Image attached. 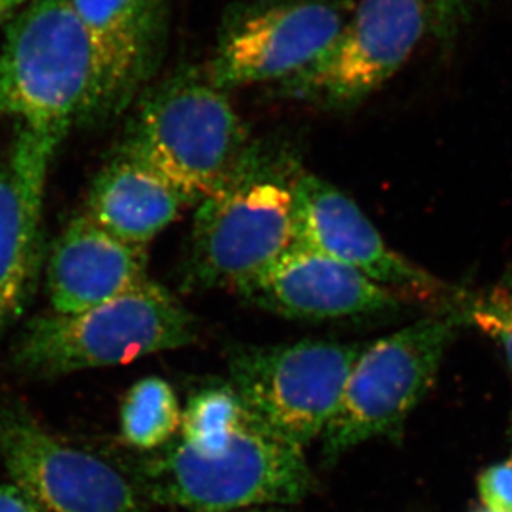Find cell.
Returning <instances> with one entry per match:
<instances>
[{
  "instance_id": "cell-20",
  "label": "cell",
  "mask_w": 512,
  "mask_h": 512,
  "mask_svg": "<svg viewBox=\"0 0 512 512\" xmlns=\"http://www.w3.org/2000/svg\"><path fill=\"white\" fill-rule=\"evenodd\" d=\"M478 493L483 508L512 512V456L491 464L479 474Z\"/></svg>"
},
{
  "instance_id": "cell-16",
  "label": "cell",
  "mask_w": 512,
  "mask_h": 512,
  "mask_svg": "<svg viewBox=\"0 0 512 512\" xmlns=\"http://www.w3.org/2000/svg\"><path fill=\"white\" fill-rule=\"evenodd\" d=\"M186 206L183 194L160 174L118 153L95 179L85 214L126 244L146 249Z\"/></svg>"
},
{
  "instance_id": "cell-3",
  "label": "cell",
  "mask_w": 512,
  "mask_h": 512,
  "mask_svg": "<svg viewBox=\"0 0 512 512\" xmlns=\"http://www.w3.org/2000/svg\"><path fill=\"white\" fill-rule=\"evenodd\" d=\"M251 145L228 92L206 70L186 68L141 98L118 153L160 174L191 206L228 183Z\"/></svg>"
},
{
  "instance_id": "cell-5",
  "label": "cell",
  "mask_w": 512,
  "mask_h": 512,
  "mask_svg": "<svg viewBox=\"0 0 512 512\" xmlns=\"http://www.w3.org/2000/svg\"><path fill=\"white\" fill-rule=\"evenodd\" d=\"M194 337L193 315L148 281L78 314L52 312L32 320L15 345L14 363L32 377H62L184 347Z\"/></svg>"
},
{
  "instance_id": "cell-10",
  "label": "cell",
  "mask_w": 512,
  "mask_h": 512,
  "mask_svg": "<svg viewBox=\"0 0 512 512\" xmlns=\"http://www.w3.org/2000/svg\"><path fill=\"white\" fill-rule=\"evenodd\" d=\"M0 461L47 512H143L120 471L50 435L25 411H0Z\"/></svg>"
},
{
  "instance_id": "cell-4",
  "label": "cell",
  "mask_w": 512,
  "mask_h": 512,
  "mask_svg": "<svg viewBox=\"0 0 512 512\" xmlns=\"http://www.w3.org/2000/svg\"><path fill=\"white\" fill-rule=\"evenodd\" d=\"M97 57L70 0H30L7 20L0 49V115L62 140L100 118Z\"/></svg>"
},
{
  "instance_id": "cell-11",
  "label": "cell",
  "mask_w": 512,
  "mask_h": 512,
  "mask_svg": "<svg viewBox=\"0 0 512 512\" xmlns=\"http://www.w3.org/2000/svg\"><path fill=\"white\" fill-rule=\"evenodd\" d=\"M292 246L342 262L398 295L435 300L448 294L443 282L388 246L347 194L305 171L294 186Z\"/></svg>"
},
{
  "instance_id": "cell-15",
  "label": "cell",
  "mask_w": 512,
  "mask_h": 512,
  "mask_svg": "<svg viewBox=\"0 0 512 512\" xmlns=\"http://www.w3.org/2000/svg\"><path fill=\"white\" fill-rule=\"evenodd\" d=\"M148 281L146 249L126 244L85 213L60 234L47 264L55 314H78Z\"/></svg>"
},
{
  "instance_id": "cell-25",
  "label": "cell",
  "mask_w": 512,
  "mask_h": 512,
  "mask_svg": "<svg viewBox=\"0 0 512 512\" xmlns=\"http://www.w3.org/2000/svg\"><path fill=\"white\" fill-rule=\"evenodd\" d=\"M511 440H512V420H511Z\"/></svg>"
},
{
  "instance_id": "cell-21",
  "label": "cell",
  "mask_w": 512,
  "mask_h": 512,
  "mask_svg": "<svg viewBox=\"0 0 512 512\" xmlns=\"http://www.w3.org/2000/svg\"><path fill=\"white\" fill-rule=\"evenodd\" d=\"M0 512H47L17 484H0Z\"/></svg>"
},
{
  "instance_id": "cell-9",
  "label": "cell",
  "mask_w": 512,
  "mask_h": 512,
  "mask_svg": "<svg viewBox=\"0 0 512 512\" xmlns=\"http://www.w3.org/2000/svg\"><path fill=\"white\" fill-rule=\"evenodd\" d=\"M353 5L352 0H244L226 14L206 72L224 92L282 82L334 40Z\"/></svg>"
},
{
  "instance_id": "cell-19",
  "label": "cell",
  "mask_w": 512,
  "mask_h": 512,
  "mask_svg": "<svg viewBox=\"0 0 512 512\" xmlns=\"http://www.w3.org/2000/svg\"><path fill=\"white\" fill-rule=\"evenodd\" d=\"M428 15V30L440 44L455 42L459 30L468 24L474 10L483 0H421Z\"/></svg>"
},
{
  "instance_id": "cell-2",
  "label": "cell",
  "mask_w": 512,
  "mask_h": 512,
  "mask_svg": "<svg viewBox=\"0 0 512 512\" xmlns=\"http://www.w3.org/2000/svg\"><path fill=\"white\" fill-rule=\"evenodd\" d=\"M299 158L285 141H252L223 188L203 199L189 242L188 279L237 292L292 246Z\"/></svg>"
},
{
  "instance_id": "cell-24",
  "label": "cell",
  "mask_w": 512,
  "mask_h": 512,
  "mask_svg": "<svg viewBox=\"0 0 512 512\" xmlns=\"http://www.w3.org/2000/svg\"><path fill=\"white\" fill-rule=\"evenodd\" d=\"M249 512H279V511H249Z\"/></svg>"
},
{
  "instance_id": "cell-13",
  "label": "cell",
  "mask_w": 512,
  "mask_h": 512,
  "mask_svg": "<svg viewBox=\"0 0 512 512\" xmlns=\"http://www.w3.org/2000/svg\"><path fill=\"white\" fill-rule=\"evenodd\" d=\"M55 136L19 126L0 161V330L19 317L40 261V229Z\"/></svg>"
},
{
  "instance_id": "cell-14",
  "label": "cell",
  "mask_w": 512,
  "mask_h": 512,
  "mask_svg": "<svg viewBox=\"0 0 512 512\" xmlns=\"http://www.w3.org/2000/svg\"><path fill=\"white\" fill-rule=\"evenodd\" d=\"M97 57L100 118L118 115L155 75L166 34L165 0H70Z\"/></svg>"
},
{
  "instance_id": "cell-18",
  "label": "cell",
  "mask_w": 512,
  "mask_h": 512,
  "mask_svg": "<svg viewBox=\"0 0 512 512\" xmlns=\"http://www.w3.org/2000/svg\"><path fill=\"white\" fill-rule=\"evenodd\" d=\"M455 312L461 324L473 325L503 350L512 372V272L489 289L461 295Z\"/></svg>"
},
{
  "instance_id": "cell-22",
  "label": "cell",
  "mask_w": 512,
  "mask_h": 512,
  "mask_svg": "<svg viewBox=\"0 0 512 512\" xmlns=\"http://www.w3.org/2000/svg\"><path fill=\"white\" fill-rule=\"evenodd\" d=\"M30 0H0V24H4L12 15L17 14Z\"/></svg>"
},
{
  "instance_id": "cell-12",
  "label": "cell",
  "mask_w": 512,
  "mask_h": 512,
  "mask_svg": "<svg viewBox=\"0 0 512 512\" xmlns=\"http://www.w3.org/2000/svg\"><path fill=\"white\" fill-rule=\"evenodd\" d=\"M236 294L272 314L314 322L387 314L401 307V295L393 290L299 246H290Z\"/></svg>"
},
{
  "instance_id": "cell-23",
  "label": "cell",
  "mask_w": 512,
  "mask_h": 512,
  "mask_svg": "<svg viewBox=\"0 0 512 512\" xmlns=\"http://www.w3.org/2000/svg\"><path fill=\"white\" fill-rule=\"evenodd\" d=\"M474 512H494V511H489V509L483 508V506H481V508L476 509V511H474Z\"/></svg>"
},
{
  "instance_id": "cell-8",
  "label": "cell",
  "mask_w": 512,
  "mask_h": 512,
  "mask_svg": "<svg viewBox=\"0 0 512 512\" xmlns=\"http://www.w3.org/2000/svg\"><path fill=\"white\" fill-rule=\"evenodd\" d=\"M426 29L421 0H360L314 60L277 83L276 95L329 112L352 110L403 67Z\"/></svg>"
},
{
  "instance_id": "cell-7",
  "label": "cell",
  "mask_w": 512,
  "mask_h": 512,
  "mask_svg": "<svg viewBox=\"0 0 512 512\" xmlns=\"http://www.w3.org/2000/svg\"><path fill=\"white\" fill-rule=\"evenodd\" d=\"M362 350L319 339L244 348L232 358V388L272 431L305 450L334 418Z\"/></svg>"
},
{
  "instance_id": "cell-1",
  "label": "cell",
  "mask_w": 512,
  "mask_h": 512,
  "mask_svg": "<svg viewBox=\"0 0 512 512\" xmlns=\"http://www.w3.org/2000/svg\"><path fill=\"white\" fill-rule=\"evenodd\" d=\"M141 476L153 501L191 512L299 503L314 489L304 450L257 418L232 385L189 398L179 440Z\"/></svg>"
},
{
  "instance_id": "cell-17",
  "label": "cell",
  "mask_w": 512,
  "mask_h": 512,
  "mask_svg": "<svg viewBox=\"0 0 512 512\" xmlns=\"http://www.w3.org/2000/svg\"><path fill=\"white\" fill-rule=\"evenodd\" d=\"M183 410L165 378L146 377L133 385L121 403V435L136 450L165 446L178 435Z\"/></svg>"
},
{
  "instance_id": "cell-6",
  "label": "cell",
  "mask_w": 512,
  "mask_h": 512,
  "mask_svg": "<svg viewBox=\"0 0 512 512\" xmlns=\"http://www.w3.org/2000/svg\"><path fill=\"white\" fill-rule=\"evenodd\" d=\"M459 325L451 309L450 314L418 320L363 347L322 435L325 461L332 463L375 438L397 435L433 387Z\"/></svg>"
}]
</instances>
